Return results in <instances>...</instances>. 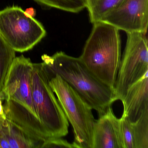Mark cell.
<instances>
[{"label":"cell","instance_id":"6da1fadb","mask_svg":"<svg viewBox=\"0 0 148 148\" xmlns=\"http://www.w3.org/2000/svg\"><path fill=\"white\" fill-rule=\"evenodd\" d=\"M33 64L23 55L16 57L7 76L0 99L6 118L34 136L46 140L50 138L36 114L32 94Z\"/></svg>","mask_w":148,"mask_h":148},{"label":"cell","instance_id":"7a4b0ae2","mask_svg":"<svg viewBox=\"0 0 148 148\" xmlns=\"http://www.w3.org/2000/svg\"><path fill=\"white\" fill-rule=\"evenodd\" d=\"M41 59L46 74L60 77L99 116L117 100L114 89L97 78L79 58L60 51L51 56L44 54Z\"/></svg>","mask_w":148,"mask_h":148},{"label":"cell","instance_id":"3957f363","mask_svg":"<svg viewBox=\"0 0 148 148\" xmlns=\"http://www.w3.org/2000/svg\"><path fill=\"white\" fill-rule=\"evenodd\" d=\"M119 31L103 21L94 23L79 57L97 78L114 89L121 59Z\"/></svg>","mask_w":148,"mask_h":148},{"label":"cell","instance_id":"277c9868","mask_svg":"<svg viewBox=\"0 0 148 148\" xmlns=\"http://www.w3.org/2000/svg\"><path fill=\"white\" fill-rule=\"evenodd\" d=\"M49 85L73 128L77 148H92L96 119L91 107L58 75L48 76Z\"/></svg>","mask_w":148,"mask_h":148},{"label":"cell","instance_id":"5b68a950","mask_svg":"<svg viewBox=\"0 0 148 148\" xmlns=\"http://www.w3.org/2000/svg\"><path fill=\"white\" fill-rule=\"evenodd\" d=\"M32 94L36 114L51 138H62L69 132V122L50 86L42 63L33 64Z\"/></svg>","mask_w":148,"mask_h":148},{"label":"cell","instance_id":"8992f818","mask_svg":"<svg viewBox=\"0 0 148 148\" xmlns=\"http://www.w3.org/2000/svg\"><path fill=\"white\" fill-rule=\"evenodd\" d=\"M46 34L41 23L20 7L0 10V35L15 52L32 50Z\"/></svg>","mask_w":148,"mask_h":148},{"label":"cell","instance_id":"52a82bcc","mask_svg":"<svg viewBox=\"0 0 148 148\" xmlns=\"http://www.w3.org/2000/svg\"><path fill=\"white\" fill-rule=\"evenodd\" d=\"M126 46L117 75L115 94L122 101L128 88L148 72V40L146 34L127 33Z\"/></svg>","mask_w":148,"mask_h":148},{"label":"cell","instance_id":"ba28073f","mask_svg":"<svg viewBox=\"0 0 148 148\" xmlns=\"http://www.w3.org/2000/svg\"><path fill=\"white\" fill-rule=\"evenodd\" d=\"M100 21L110 24L126 33L146 34L148 0H124Z\"/></svg>","mask_w":148,"mask_h":148},{"label":"cell","instance_id":"9c48e42d","mask_svg":"<svg viewBox=\"0 0 148 148\" xmlns=\"http://www.w3.org/2000/svg\"><path fill=\"white\" fill-rule=\"evenodd\" d=\"M92 148H124L120 119L115 116L111 106L95 121Z\"/></svg>","mask_w":148,"mask_h":148},{"label":"cell","instance_id":"30bf717a","mask_svg":"<svg viewBox=\"0 0 148 148\" xmlns=\"http://www.w3.org/2000/svg\"><path fill=\"white\" fill-rule=\"evenodd\" d=\"M148 72L127 89L122 101L123 114L131 122L138 119L148 111Z\"/></svg>","mask_w":148,"mask_h":148},{"label":"cell","instance_id":"8fae6325","mask_svg":"<svg viewBox=\"0 0 148 148\" xmlns=\"http://www.w3.org/2000/svg\"><path fill=\"white\" fill-rule=\"evenodd\" d=\"M2 128L10 148H41L46 140L34 136L7 118L4 120Z\"/></svg>","mask_w":148,"mask_h":148},{"label":"cell","instance_id":"7c38bea8","mask_svg":"<svg viewBox=\"0 0 148 148\" xmlns=\"http://www.w3.org/2000/svg\"><path fill=\"white\" fill-rule=\"evenodd\" d=\"M124 0H87L86 8L92 24L100 21Z\"/></svg>","mask_w":148,"mask_h":148},{"label":"cell","instance_id":"4fadbf2b","mask_svg":"<svg viewBox=\"0 0 148 148\" xmlns=\"http://www.w3.org/2000/svg\"><path fill=\"white\" fill-rule=\"evenodd\" d=\"M42 7L77 13L86 8L87 0H33Z\"/></svg>","mask_w":148,"mask_h":148},{"label":"cell","instance_id":"5bb4252c","mask_svg":"<svg viewBox=\"0 0 148 148\" xmlns=\"http://www.w3.org/2000/svg\"><path fill=\"white\" fill-rule=\"evenodd\" d=\"M15 52L0 35V92L2 90L7 76L16 58Z\"/></svg>","mask_w":148,"mask_h":148},{"label":"cell","instance_id":"9a60e30c","mask_svg":"<svg viewBox=\"0 0 148 148\" xmlns=\"http://www.w3.org/2000/svg\"><path fill=\"white\" fill-rule=\"evenodd\" d=\"M132 129L135 148H148V111L132 122Z\"/></svg>","mask_w":148,"mask_h":148},{"label":"cell","instance_id":"2e32d148","mask_svg":"<svg viewBox=\"0 0 148 148\" xmlns=\"http://www.w3.org/2000/svg\"><path fill=\"white\" fill-rule=\"evenodd\" d=\"M120 123L124 148H135L132 129V122L126 116L122 114V117L120 118Z\"/></svg>","mask_w":148,"mask_h":148},{"label":"cell","instance_id":"e0dca14e","mask_svg":"<svg viewBox=\"0 0 148 148\" xmlns=\"http://www.w3.org/2000/svg\"><path fill=\"white\" fill-rule=\"evenodd\" d=\"M77 148L73 144L69 143L62 138H51L46 139L41 148Z\"/></svg>","mask_w":148,"mask_h":148},{"label":"cell","instance_id":"ac0fdd59","mask_svg":"<svg viewBox=\"0 0 148 148\" xmlns=\"http://www.w3.org/2000/svg\"><path fill=\"white\" fill-rule=\"evenodd\" d=\"M0 148H10L7 137L2 126L0 128Z\"/></svg>","mask_w":148,"mask_h":148},{"label":"cell","instance_id":"d6986e66","mask_svg":"<svg viewBox=\"0 0 148 148\" xmlns=\"http://www.w3.org/2000/svg\"><path fill=\"white\" fill-rule=\"evenodd\" d=\"M25 12L28 15L31 16V17L34 18L36 15V10L33 8H27L25 10Z\"/></svg>","mask_w":148,"mask_h":148},{"label":"cell","instance_id":"ffe728a7","mask_svg":"<svg viewBox=\"0 0 148 148\" xmlns=\"http://www.w3.org/2000/svg\"><path fill=\"white\" fill-rule=\"evenodd\" d=\"M0 116L5 118H6L5 115V112H4L3 103H2V100L1 99H0Z\"/></svg>","mask_w":148,"mask_h":148},{"label":"cell","instance_id":"44dd1931","mask_svg":"<svg viewBox=\"0 0 148 148\" xmlns=\"http://www.w3.org/2000/svg\"><path fill=\"white\" fill-rule=\"evenodd\" d=\"M5 119H6V118H5L3 117L0 116V128H1L2 125H3V123H4V121Z\"/></svg>","mask_w":148,"mask_h":148}]
</instances>
